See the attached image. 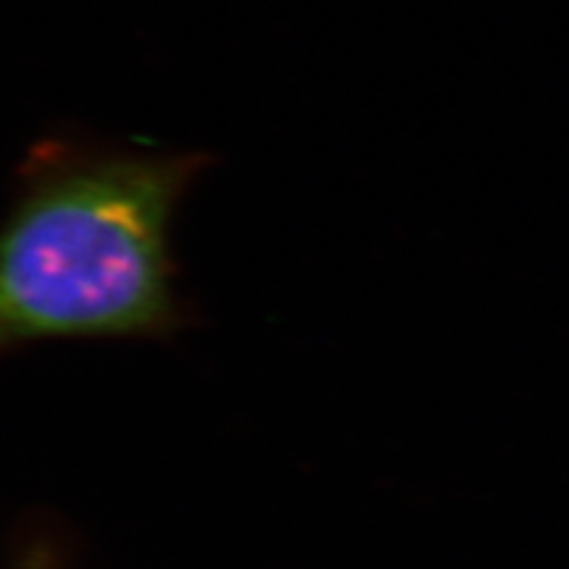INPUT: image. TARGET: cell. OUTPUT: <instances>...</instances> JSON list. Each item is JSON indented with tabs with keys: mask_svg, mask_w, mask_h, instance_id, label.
<instances>
[{
	"mask_svg": "<svg viewBox=\"0 0 569 569\" xmlns=\"http://www.w3.org/2000/svg\"><path fill=\"white\" fill-rule=\"evenodd\" d=\"M207 162L77 138L39 142L0 226V353L181 328L171 223Z\"/></svg>",
	"mask_w": 569,
	"mask_h": 569,
	"instance_id": "obj_1",
	"label": "cell"
}]
</instances>
